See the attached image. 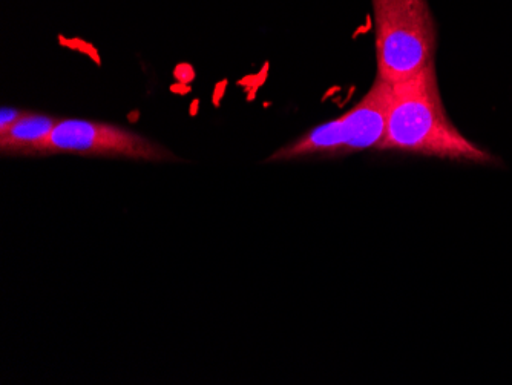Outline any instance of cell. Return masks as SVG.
<instances>
[{"label": "cell", "mask_w": 512, "mask_h": 385, "mask_svg": "<svg viewBox=\"0 0 512 385\" xmlns=\"http://www.w3.org/2000/svg\"><path fill=\"white\" fill-rule=\"evenodd\" d=\"M60 120L48 114L25 112V116L10 129L0 132V152L2 155L33 157L34 149L50 137Z\"/></svg>", "instance_id": "cell-5"}, {"label": "cell", "mask_w": 512, "mask_h": 385, "mask_svg": "<svg viewBox=\"0 0 512 385\" xmlns=\"http://www.w3.org/2000/svg\"><path fill=\"white\" fill-rule=\"evenodd\" d=\"M379 151L437 157L451 162L493 165L497 158L468 140L448 119L436 65L391 86L384 142Z\"/></svg>", "instance_id": "cell-1"}, {"label": "cell", "mask_w": 512, "mask_h": 385, "mask_svg": "<svg viewBox=\"0 0 512 385\" xmlns=\"http://www.w3.org/2000/svg\"><path fill=\"white\" fill-rule=\"evenodd\" d=\"M390 99L391 85L376 79L370 91L350 111L310 129L295 142L273 152L267 162L341 157L353 152L381 149Z\"/></svg>", "instance_id": "cell-3"}, {"label": "cell", "mask_w": 512, "mask_h": 385, "mask_svg": "<svg viewBox=\"0 0 512 385\" xmlns=\"http://www.w3.org/2000/svg\"><path fill=\"white\" fill-rule=\"evenodd\" d=\"M25 112L27 111H23V109L2 108V111H0V132L10 129L17 120L25 116Z\"/></svg>", "instance_id": "cell-6"}, {"label": "cell", "mask_w": 512, "mask_h": 385, "mask_svg": "<svg viewBox=\"0 0 512 385\" xmlns=\"http://www.w3.org/2000/svg\"><path fill=\"white\" fill-rule=\"evenodd\" d=\"M376 79L394 86L434 65L437 30L427 0H371Z\"/></svg>", "instance_id": "cell-2"}, {"label": "cell", "mask_w": 512, "mask_h": 385, "mask_svg": "<svg viewBox=\"0 0 512 385\" xmlns=\"http://www.w3.org/2000/svg\"><path fill=\"white\" fill-rule=\"evenodd\" d=\"M73 154L85 157L129 158L143 162H178L165 146L112 123L62 119L45 142L34 149L39 155Z\"/></svg>", "instance_id": "cell-4"}]
</instances>
